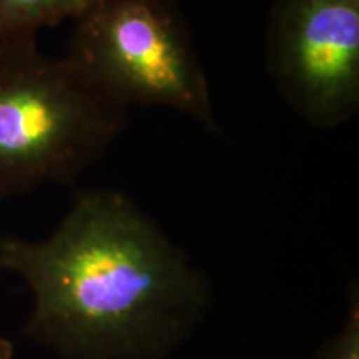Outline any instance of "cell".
I'll return each mask as SVG.
<instances>
[{
    "instance_id": "obj_1",
    "label": "cell",
    "mask_w": 359,
    "mask_h": 359,
    "mask_svg": "<svg viewBox=\"0 0 359 359\" xmlns=\"http://www.w3.org/2000/svg\"><path fill=\"white\" fill-rule=\"evenodd\" d=\"M24 280V334L64 359H161L208 304L205 278L123 193L83 190L43 240L2 238Z\"/></svg>"
},
{
    "instance_id": "obj_2",
    "label": "cell",
    "mask_w": 359,
    "mask_h": 359,
    "mask_svg": "<svg viewBox=\"0 0 359 359\" xmlns=\"http://www.w3.org/2000/svg\"><path fill=\"white\" fill-rule=\"evenodd\" d=\"M127 128V109L37 37L0 42V201L72 183Z\"/></svg>"
},
{
    "instance_id": "obj_6",
    "label": "cell",
    "mask_w": 359,
    "mask_h": 359,
    "mask_svg": "<svg viewBox=\"0 0 359 359\" xmlns=\"http://www.w3.org/2000/svg\"><path fill=\"white\" fill-rule=\"evenodd\" d=\"M313 359H359V298L356 286L349 290L348 316L343 330L323 344Z\"/></svg>"
},
{
    "instance_id": "obj_7",
    "label": "cell",
    "mask_w": 359,
    "mask_h": 359,
    "mask_svg": "<svg viewBox=\"0 0 359 359\" xmlns=\"http://www.w3.org/2000/svg\"><path fill=\"white\" fill-rule=\"evenodd\" d=\"M12 358H13L12 343L0 336V359H12Z\"/></svg>"
},
{
    "instance_id": "obj_4",
    "label": "cell",
    "mask_w": 359,
    "mask_h": 359,
    "mask_svg": "<svg viewBox=\"0 0 359 359\" xmlns=\"http://www.w3.org/2000/svg\"><path fill=\"white\" fill-rule=\"evenodd\" d=\"M266 64L283 98L313 127L349 122L359 109V0H275Z\"/></svg>"
},
{
    "instance_id": "obj_3",
    "label": "cell",
    "mask_w": 359,
    "mask_h": 359,
    "mask_svg": "<svg viewBox=\"0 0 359 359\" xmlns=\"http://www.w3.org/2000/svg\"><path fill=\"white\" fill-rule=\"evenodd\" d=\"M67 57L123 109L163 107L218 128L208 80L173 0H100L75 22Z\"/></svg>"
},
{
    "instance_id": "obj_5",
    "label": "cell",
    "mask_w": 359,
    "mask_h": 359,
    "mask_svg": "<svg viewBox=\"0 0 359 359\" xmlns=\"http://www.w3.org/2000/svg\"><path fill=\"white\" fill-rule=\"evenodd\" d=\"M100 0H0V42L37 37L42 29L77 22Z\"/></svg>"
}]
</instances>
